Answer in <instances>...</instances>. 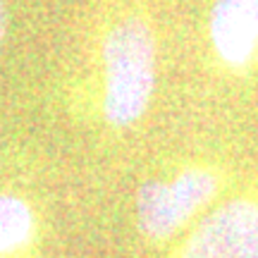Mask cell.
I'll use <instances>...</instances> for the list:
<instances>
[{"instance_id":"6da1fadb","label":"cell","mask_w":258,"mask_h":258,"mask_svg":"<svg viewBox=\"0 0 258 258\" xmlns=\"http://www.w3.org/2000/svg\"><path fill=\"white\" fill-rule=\"evenodd\" d=\"M101 115L115 129L137 124L158 86L156 31L141 15H124L105 29L98 48Z\"/></svg>"},{"instance_id":"7a4b0ae2","label":"cell","mask_w":258,"mask_h":258,"mask_svg":"<svg viewBox=\"0 0 258 258\" xmlns=\"http://www.w3.org/2000/svg\"><path fill=\"white\" fill-rule=\"evenodd\" d=\"M222 179L208 165H186L167 179H148L137 191V227L148 241H167L213 203Z\"/></svg>"},{"instance_id":"3957f363","label":"cell","mask_w":258,"mask_h":258,"mask_svg":"<svg viewBox=\"0 0 258 258\" xmlns=\"http://www.w3.org/2000/svg\"><path fill=\"white\" fill-rule=\"evenodd\" d=\"M170 258H258V201L239 196L220 203Z\"/></svg>"},{"instance_id":"277c9868","label":"cell","mask_w":258,"mask_h":258,"mask_svg":"<svg viewBox=\"0 0 258 258\" xmlns=\"http://www.w3.org/2000/svg\"><path fill=\"white\" fill-rule=\"evenodd\" d=\"M215 57L227 70H246L258 57V0H215L208 17Z\"/></svg>"},{"instance_id":"5b68a950","label":"cell","mask_w":258,"mask_h":258,"mask_svg":"<svg viewBox=\"0 0 258 258\" xmlns=\"http://www.w3.org/2000/svg\"><path fill=\"white\" fill-rule=\"evenodd\" d=\"M38 241V215L19 194L0 191V258H29Z\"/></svg>"},{"instance_id":"8992f818","label":"cell","mask_w":258,"mask_h":258,"mask_svg":"<svg viewBox=\"0 0 258 258\" xmlns=\"http://www.w3.org/2000/svg\"><path fill=\"white\" fill-rule=\"evenodd\" d=\"M8 29H10V12H8V3L0 0V48L5 43V36H8Z\"/></svg>"}]
</instances>
